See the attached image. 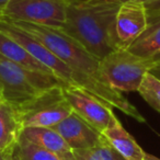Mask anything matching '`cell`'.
Returning a JSON list of instances; mask_svg holds the SVG:
<instances>
[{
	"instance_id": "cell-1",
	"label": "cell",
	"mask_w": 160,
	"mask_h": 160,
	"mask_svg": "<svg viewBox=\"0 0 160 160\" xmlns=\"http://www.w3.org/2000/svg\"><path fill=\"white\" fill-rule=\"evenodd\" d=\"M11 22L43 43L60 58L76 76L79 88L89 92L112 109L120 110L125 115L133 118L137 122H146L144 116L126 98H124L123 93L112 89L107 83L100 70V59L89 53L68 34L60 29L46 25L22 21Z\"/></svg>"
},
{
	"instance_id": "cell-2",
	"label": "cell",
	"mask_w": 160,
	"mask_h": 160,
	"mask_svg": "<svg viewBox=\"0 0 160 160\" xmlns=\"http://www.w3.org/2000/svg\"><path fill=\"white\" fill-rule=\"evenodd\" d=\"M120 0H77L68 3L65 24L60 30L102 59L124 48L116 34V14Z\"/></svg>"
},
{
	"instance_id": "cell-3",
	"label": "cell",
	"mask_w": 160,
	"mask_h": 160,
	"mask_svg": "<svg viewBox=\"0 0 160 160\" xmlns=\"http://www.w3.org/2000/svg\"><path fill=\"white\" fill-rule=\"evenodd\" d=\"M59 85L62 83L55 76L30 70L0 55V87L5 101L13 107H20Z\"/></svg>"
},
{
	"instance_id": "cell-4",
	"label": "cell",
	"mask_w": 160,
	"mask_h": 160,
	"mask_svg": "<svg viewBox=\"0 0 160 160\" xmlns=\"http://www.w3.org/2000/svg\"><path fill=\"white\" fill-rule=\"evenodd\" d=\"M157 60L142 58L120 48L100 60V70L107 83L116 91H138L145 75L151 70Z\"/></svg>"
},
{
	"instance_id": "cell-5",
	"label": "cell",
	"mask_w": 160,
	"mask_h": 160,
	"mask_svg": "<svg viewBox=\"0 0 160 160\" xmlns=\"http://www.w3.org/2000/svg\"><path fill=\"white\" fill-rule=\"evenodd\" d=\"M56 86L35 99L17 108L21 125L25 127H53L72 113V109Z\"/></svg>"
},
{
	"instance_id": "cell-6",
	"label": "cell",
	"mask_w": 160,
	"mask_h": 160,
	"mask_svg": "<svg viewBox=\"0 0 160 160\" xmlns=\"http://www.w3.org/2000/svg\"><path fill=\"white\" fill-rule=\"evenodd\" d=\"M67 6L65 0H11L1 18L62 29Z\"/></svg>"
},
{
	"instance_id": "cell-7",
	"label": "cell",
	"mask_w": 160,
	"mask_h": 160,
	"mask_svg": "<svg viewBox=\"0 0 160 160\" xmlns=\"http://www.w3.org/2000/svg\"><path fill=\"white\" fill-rule=\"evenodd\" d=\"M0 31L22 45L36 60L49 69V71L64 86H73L79 88L76 76L70 68L43 43L5 18H0Z\"/></svg>"
},
{
	"instance_id": "cell-8",
	"label": "cell",
	"mask_w": 160,
	"mask_h": 160,
	"mask_svg": "<svg viewBox=\"0 0 160 160\" xmlns=\"http://www.w3.org/2000/svg\"><path fill=\"white\" fill-rule=\"evenodd\" d=\"M62 92L73 113L79 115L100 134L107 129L112 118L115 115L112 108L81 88L62 86Z\"/></svg>"
},
{
	"instance_id": "cell-9",
	"label": "cell",
	"mask_w": 160,
	"mask_h": 160,
	"mask_svg": "<svg viewBox=\"0 0 160 160\" xmlns=\"http://www.w3.org/2000/svg\"><path fill=\"white\" fill-rule=\"evenodd\" d=\"M149 25L144 3L137 1L121 2L116 14V34L124 48H128Z\"/></svg>"
},
{
	"instance_id": "cell-10",
	"label": "cell",
	"mask_w": 160,
	"mask_h": 160,
	"mask_svg": "<svg viewBox=\"0 0 160 160\" xmlns=\"http://www.w3.org/2000/svg\"><path fill=\"white\" fill-rule=\"evenodd\" d=\"M52 128L66 140L72 150L90 148L103 139L102 134L97 132L73 112Z\"/></svg>"
},
{
	"instance_id": "cell-11",
	"label": "cell",
	"mask_w": 160,
	"mask_h": 160,
	"mask_svg": "<svg viewBox=\"0 0 160 160\" xmlns=\"http://www.w3.org/2000/svg\"><path fill=\"white\" fill-rule=\"evenodd\" d=\"M107 142L124 158L125 160H144L146 152L137 144L135 138L123 127L115 115L102 133Z\"/></svg>"
},
{
	"instance_id": "cell-12",
	"label": "cell",
	"mask_w": 160,
	"mask_h": 160,
	"mask_svg": "<svg viewBox=\"0 0 160 160\" xmlns=\"http://www.w3.org/2000/svg\"><path fill=\"white\" fill-rule=\"evenodd\" d=\"M21 135L33 144L59 156L62 160H76L73 150L52 127H25Z\"/></svg>"
},
{
	"instance_id": "cell-13",
	"label": "cell",
	"mask_w": 160,
	"mask_h": 160,
	"mask_svg": "<svg viewBox=\"0 0 160 160\" xmlns=\"http://www.w3.org/2000/svg\"><path fill=\"white\" fill-rule=\"evenodd\" d=\"M22 129L17 108L3 101L0 104V152L14 148Z\"/></svg>"
},
{
	"instance_id": "cell-14",
	"label": "cell",
	"mask_w": 160,
	"mask_h": 160,
	"mask_svg": "<svg viewBox=\"0 0 160 160\" xmlns=\"http://www.w3.org/2000/svg\"><path fill=\"white\" fill-rule=\"evenodd\" d=\"M0 55L30 70L53 75L44 65L36 60L22 45L0 31ZM54 76V75H53Z\"/></svg>"
},
{
	"instance_id": "cell-15",
	"label": "cell",
	"mask_w": 160,
	"mask_h": 160,
	"mask_svg": "<svg viewBox=\"0 0 160 160\" xmlns=\"http://www.w3.org/2000/svg\"><path fill=\"white\" fill-rule=\"evenodd\" d=\"M127 49L139 57L160 59V18L150 21L146 31Z\"/></svg>"
},
{
	"instance_id": "cell-16",
	"label": "cell",
	"mask_w": 160,
	"mask_h": 160,
	"mask_svg": "<svg viewBox=\"0 0 160 160\" xmlns=\"http://www.w3.org/2000/svg\"><path fill=\"white\" fill-rule=\"evenodd\" d=\"M14 160H62L59 156L28 140L22 135L13 149Z\"/></svg>"
},
{
	"instance_id": "cell-17",
	"label": "cell",
	"mask_w": 160,
	"mask_h": 160,
	"mask_svg": "<svg viewBox=\"0 0 160 160\" xmlns=\"http://www.w3.org/2000/svg\"><path fill=\"white\" fill-rule=\"evenodd\" d=\"M73 155L76 160H125L104 137L93 147L73 150Z\"/></svg>"
},
{
	"instance_id": "cell-18",
	"label": "cell",
	"mask_w": 160,
	"mask_h": 160,
	"mask_svg": "<svg viewBox=\"0 0 160 160\" xmlns=\"http://www.w3.org/2000/svg\"><path fill=\"white\" fill-rule=\"evenodd\" d=\"M137 92L153 110L160 113V80L158 78L147 72Z\"/></svg>"
},
{
	"instance_id": "cell-19",
	"label": "cell",
	"mask_w": 160,
	"mask_h": 160,
	"mask_svg": "<svg viewBox=\"0 0 160 160\" xmlns=\"http://www.w3.org/2000/svg\"><path fill=\"white\" fill-rule=\"evenodd\" d=\"M145 7L147 10L149 22L160 18V0H155V1L146 3Z\"/></svg>"
},
{
	"instance_id": "cell-20",
	"label": "cell",
	"mask_w": 160,
	"mask_h": 160,
	"mask_svg": "<svg viewBox=\"0 0 160 160\" xmlns=\"http://www.w3.org/2000/svg\"><path fill=\"white\" fill-rule=\"evenodd\" d=\"M13 149H9V150H6L0 152V160H14L13 157Z\"/></svg>"
},
{
	"instance_id": "cell-21",
	"label": "cell",
	"mask_w": 160,
	"mask_h": 160,
	"mask_svg": "<svg viewBox=\"0 0 160 160\" xmlns=\"http://www.w3.org/2000/svg\"><path fill=\"white\" fill-rule=\"evenodd\" d=\"M149 72H150L151 75H153L156 78H158V79L160 80V59L157 60L156 65L152 67V68H151V70L149 71Z\"/></svg>"
},
{
	"instance_id": "cell-22",
	"label": "cell",
	"mask_w": 160,
	"mask_h": 160,
	"mask_svg": "<svg viewBox=\"0 0 160 160\" xmlns=\"http://www.w3.org/2000/svg\"><path fill=\"white\" fill-rule=\"evenodd\" d=\"M10 1H11V0H0V17L2 16L6 7H7L8 3H9Z\"/></svg>"
},
{
	"instance_id": "cell-23",
	"label": "cell",
	"mask_w": 160,
	"mask_h": 160,
	"mask_svg": "<svg viewBox=\"0 0 160 160\" xmlns=\"http://www.w3.org/2000/svg\"><path fill=\"white\" fill-rule=\"evenodd\" d=\"M120 1L121 2H124V1H137V2H142V3H144V5H146V3L155 1V0H120Z\"/></svg>"
},
{
	"instance_id": "cell-24",
	"label": "cell",
	"mask_w": 160,
	"mask_h": 160,
	"mask_svg": "<svg viewBox=\"0 0 160 160\" xmlns=\"http://www.w3.org/2000/svg\"><path fill=\"white\" fill-rule=\"evenodd\" d=\"M144 160H160V159L158 157H156V156H153V155H150V153H146Z\"/></svg>"
},
{
	"instance_id": "cell-25",
	"label": "cell",
	"mask_w": 160,
	"mask_h": 160,
	"mask_svg": "<svg viewBox=\"0 0 160 160\" xmlns=\"http://www.w3.org/2000/svg\"><path fill=\"white\" fill-rule=\"evenodd\" d=\"M5 101V98H3V92H2V89H1V87H0V104Z\"/></svg>"
},
{
	"instance_id": "cell-26",
	"label": "cell",
	"mask_w": 160,
	"mask_h": 160,
	"mask_svg": "<svg viewBox=\"0 0 160 160\" xmlns=\"http://www.w3.org/2000/svg\"><path fill=\"white\" fill-rule=\"evenodd\" d=\"M67 3H70V2H73V1H77V0H65Z\"/></svg>"
}]
</instances>
